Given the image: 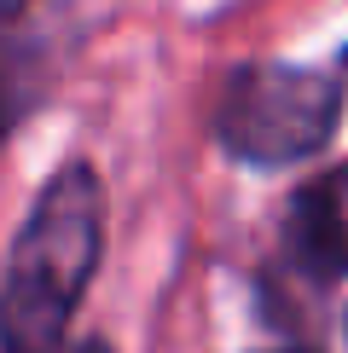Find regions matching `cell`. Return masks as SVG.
Masks as SVG:
<instances>
[{
    "label": "cell",
    "instance_id": "2",
    "mask_svg": "<svg viewBox=\"0 0 348 353\" xmlns=\"http://www.w3.org/2000/svg\"><path fill=\"white\" fill-rule=\"evenodd\" d=\"M342 93L331 76L302 64H255L226 81L215 105V134L244 163H302L331 139Z\"/></svg>",
    "mask_w": 348,
    "mask_h": 353
},
{
    "label": "cell",
    "instance_id": "1",
    "mask_svg": "<svg viewBox=\"0 0 348 353\" xmlns=\"http://www.w3.org/2000/svg\"><path fill=\"white\" fill-rule=\"evenodd\" d=\"M105 243V185L87 163H64L41 185L0 284V342L6 353H58L70 313L93 284Z\"/></svg>",
    "mask_w": 348,
    "mask_h": 353
},
{
    "label": "cell",
    "instance_id": "6",
    "mask_svg": "<svg viewBox=\"0 0 348 353\" xmlns=\"http://www.w3.org/2000/svg\"><path fill=\"white\" fill-rule=\"evenodd\" d=\"M279 353H302V347H279Z\"/></svg>",
    "mask_w": 348,
    "mask_h": 353
},
{
    "label": "cell",
    "instance_id": "5",
    "mask_svg": "<svg viewBox=\"0 0 348 353\" xmlns=\"http://www.w3.org/2000/svg\"><path fill=\"white\" fill-rule=\"evenodd\" d=\"M87 353H105V347H99V342H93V347H87Z\"/></svg>",
    "mask_w": 348,
    "mask_h": 353
},
{
    "label": "cell",
    "instance_id": "4",
    "mask_svg": "<svg viewBox=\"0 0 348 353\" xmlns=\"http://www.w3.org/2000/svg\"><path fill=\"white\" fill-rule=\"evenodd\" d=\"M18 6H29V0H0V18H6V12H18Z\"/></svg>",
    "mask_w": 348,
    "mask_h": 353
},
{
    "label": "cell",
    "instance_id": "3",
    "mask_svg": "<svg viewBox=\"0 0 348 353\" xmlns=\"http://www.w3.org/2000/svg\"><path fill=\"white\" fill-rule=\"evenodd\" d=\"M284 243L302 272L313 278H342L348 272V168L319 174L313 185L296 191L284 220Z\"/></svg>",
    "mask_w": 348,
    "mask_h": 353
}]
</instances>
